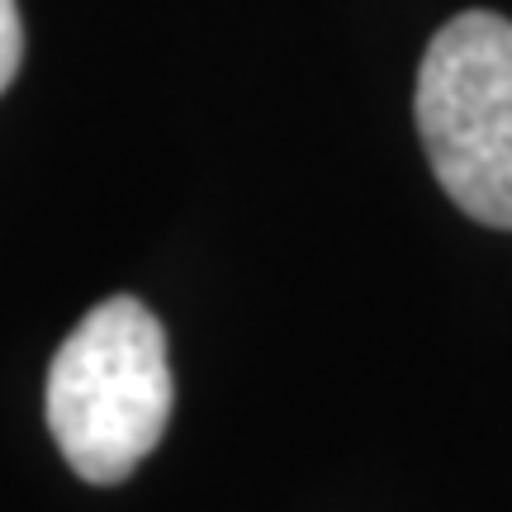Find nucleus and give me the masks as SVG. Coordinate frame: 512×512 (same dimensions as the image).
Returning a JSON list of instances; mask_svg holds the SVG:
<instances>
[{
	"mask_svg": "<svg viewBox=\"0 0 512 512\" xmlns=\"http://www.w3.org/2000/svg\"><path fill=\"white\" fill-rule=\"evenodd\" d=\"M171 418L166 332L147 304L114 294L57 347L48 370V427L86 484H119L143 465Z\"/></svg>",
	"mask_w": 512,
	"mask_h": 512,
	"instance_id": "obj_1",
	"label": "nucleus"
},
{
	"mask_svg": "<svg viewBox=\"0 0 512 512\" xmlns=\"http://www.w3.org/2000/svg\"><path fill=\"white\" fill-rule=\"evenodd\" d=\"M413 114L456 209L512 233V19L494 10L446 19L422 53Z\"/></svg>",
	"mask_w": 512,
	"mask_h": 512,
	"instance_id": "obj_2",
	"label": "nucleus"
},
{
	"mask_svg": "<svg viewBox=\"0 0 512 512\" xmlns=\"http://www.w3.org/2000/svg\"><path fill=\"white\" fill-rule=\"evenodd\" d=\"M19 57H24V24H19V5L0 0V91L15 81Z\"/></svg>",
	"mask_w": 512,
	"mask_h": 512,
	"instance_id": "obj_3",
	"label": "nucleus"
}]
</instances>
